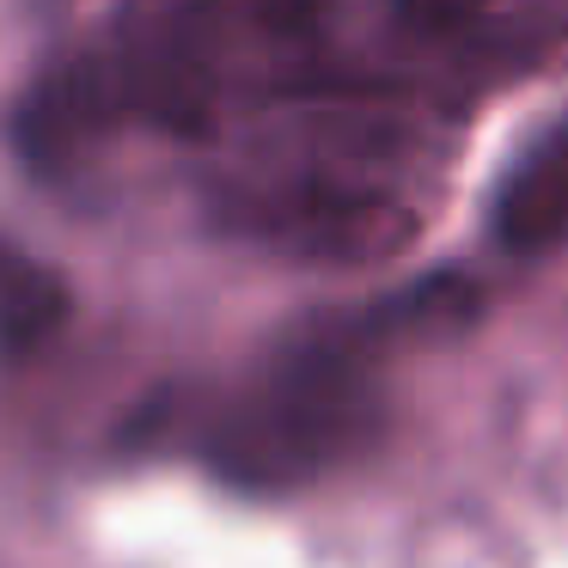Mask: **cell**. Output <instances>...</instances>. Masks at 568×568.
<instances>
[{
    "instance_id": "6da1fadb",
    "label": "cell",
    "mask_w": 568,
    "mask_h": 568,
    "mask_svg": "<svg viewBox=\"0 0 568 568\" xmlns=\"http://www.w3.org/2000/svg\"><path fill=\"white\" fill-rule=\"evenodd\" d=\"M477 287L458 275L287 331L202 416V465L251 495H287L355 465L385 434V348L470 318Z\"/></svg>"
},
{
    "instance_id": "7a4b0ae2",
    "label": "cell",
    "mask_w": 568,
    "mask_h": 568,
    "mask_svg": "<svg viewBox=\"0 0 568 568\" xmlns=\"http://www.w3.org/2000/svg\"><path fill=\"white\" fill-rule=\"evenodd\" d=\"M209 202L233 233L287 257H392L428 214V148L385 104L287 111L239 129Z\"/></svg>"
},
{
    "instance_id": "3957f363",
    "label": "cell",
    "mask_w": 568,
    "mask_h": 568,
    "mask_svg": "<svg viewBox=\"0 0 568 568\" xmlns=\"http://www.w3.org/2000/svg\"><path fill=\"white\" fill-rule=\"evenodd\" d=\"M489 233L514 257H556L568 251V116L544 129L489 202Z\"/></svg>"
}]
</instances>
